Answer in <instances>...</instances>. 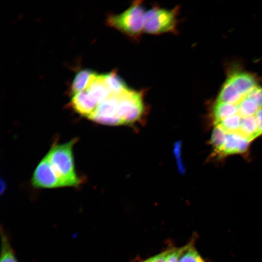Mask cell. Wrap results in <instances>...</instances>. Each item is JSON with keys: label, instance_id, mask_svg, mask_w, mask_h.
<instances>
[{"label": "cell", "instance_id": "1", "mask_svg": "<svg viewBox=\"0 0 262 262\" xmlns=\"http://www.w3.org/2000/svg\"><path fill=\"white\" fill-rule=\"evenodd\" d=\"M77 139L67 143L54 144L46 155L53 170L65 186H77L81 179L74 166L73 147Z\"/></svg>", "mask_w": 262, "mask_h": 262}, {"label": "cell", "instance_id": "2", "mask_svg": "<svg viewBox=\"0 0 262 262\" xmlns=\"http://www.w3.org/2000/svg\"><path fill=\"white\" fill-rule=\"evenodd\" d=\"M145 13L141 2L136 1L124 12L109 16L107 23L129 37L138 39L144 32Z\"/></svg>", "mask_w": 262, "mask_h": 262}, {"label": "cell", "instance_id": "3", "mask_svg": "<svg viewBox=\"0 0 262 262\" xmlns=\"http://www.w3.org/2000/svg\"><path fill=\"white\" fill-rule=\"evenodd\" d=\"M179 7L172 9L154 6L145 13L144 30L151 34L175 33L178 24Z\"/></svg>", "mask_w": 262, "mask_h": 262}, {"label": "cell", "instance_id": "4", "mask_svg": "<svg viewBox=\"0 0 262 262\" xmlns=\"http://www.w3.org/2000/svg\"><path fill=\"white\" fill-rule=\"evenodd\" d=\"M32 185L36 188H52L64 187L56 176L46 156L36 166L32 178Z\"/></svg>", "mask_w": 262, "mask_h": 262}, {"label": "cell", "instance_id": "5", "mask_svg": "<svg viewBox=\"0 0 262 262\" xmlns=\"http://www.w3.org/2000/svg\"><path fill=\"white\" fill-rule=\"evenodd\" d=\"M70 104L75 112L87 118L98 105L86 90L73 95Z\"/></svg>", "mask_w": 262, "mask_h": 262}, {"label": "cell", "instance_id": "6", "mask_svg": "<svg viewBox=\"0 0 262 262\" xmlns=\"http://www.w3.org/2000/svg\"><path fill=\"white\" fill-rule=\"evenodd\" d=\"M250 141L236 133H227L223 146L219 153L228 155L246 151Z\"/></svg>", "mask_w": 262, "mask_h": 262}, {"label": "cell", "instance_id": "7", "mask_svg": "<svg viewBox=\"0 0 262 262\" xmlns=\"http://www.w3.org/2000/svg\"><path fill=\"white\" fill-rule=\"evenodd\" d=\"M228 79L243 96H246L257 86L256 81L254 78L247 73H235L230 76Z\"/></svg>", "mask_w": 262, "mask_h": 262}, {"label": "cell", "instance_id": "8", "mask_svg": "<svg viewBox=\"0 0 262 262\" xmlns=\"http://www.w3.org/2000/svg\"><path fill=\"white\" fill-rule=\"evenodd\" d=\"M236 133L250 142L262 134L259 131L255 115L242 117L239 129Z\"/></svg>", "mask_w": 262, "mask_h": 262}, {"label": "cell", "instance_id": "9", "mask_svg": "<svg viewBox=\"0 0 262 262\" xmlns=\"http://www.w3.org/2000/svg\"><path fill=\"white\" fill-rule=\"evenodd\" d=\"M97 76V73L89 69L80 71L75 76L71 85L73 95L85 90Z\"/></svg>", "mask_w": 262, "mask_h": 262}, {"label": "cell", "instance_id": "10", "mask_svg": "<svg viewBox=\"0 0 262 262\" xmlns=\"http://www.w3.org/2000/svg\"><path fill=\"white\" fill-rule=\"evenodd\" d=\"M244 97L228 79L222 87L216 102L237 105Z\"/></svg>", "mask_w": 262, "mask_h": 262}, {"label": "cell", "instance_id": "11", "mask_svg": "<svg viewBox=\"0 0 262 262\" xmlns=\"http://www.w3.org/2000/svg\"><path fill=\"white\" fill-rule=\"evenodd\" d=\"M103 82L110 94L119 95L128 88L122 80L114 72L102 74Z\"/></svg>", "mask_w": 262, "mask_h": 262}, {"label": "cell", "instance_id": "12", "mask_svg": "<svg viewBox=\"0 0 262 262\" xmlns=\"http://www.w3.org/2000/svg\"><path fill=\"white\" fill-rule=\"evenodd\" d=\"M237 114V105L216 102L213 109L214 124Z\"/></svg>", "mask_w": 262, "mask_h": 262}, {"label": "cell", "instance_id": "13", "mask_svg": "<svg viewBox=\"0 0 262 262\" xmlns=\"http://www.w3.org/2000/svg\"><path fill=\"white\" fill-rule=\"evenodd\" d=\"M237 106L238 114L241 117L254 115L260 109H262L254 100L245 96Z\"/></svg>", "mask_w": 262, "mask_h": 262}, {"label": "cell", "instance_id": "14", "mask_svg": "<svg viewBox=\"0 0 262 262\" xmlns=\"http://www.w3.org/2000/svg\"><path fill=\"white\" fill-rule=\"evenodd\" d=\"M241 118L237 114L214 124L222 129L226 133H236L239 129Z\"/></svg>", "mask_w": 262, "mask_h": 262}, {"label": "cell", "instance_id": "15", "mask_svg": "<svg viewBox=\"0 0 262 262\" xmlns=\"http://www.w3.org/2000/svg\"><path fill=\"white\" fill-rule=\"evenodd\" d=\"M179 262H205L193 245L189 244L186 246L185 249L181 254Z\"/></svg>", "mask_w": 262, "mask_h": 262}, {"label": "cell", "instance_id": "16", "mask_svg": "<svg viewBox=\"0 0 262 262\" xmlns=\"http://www.w3.org/2000/svg\"><path fill=\"white\" fill-rule=\"evenodd\" d=\"M0 262H18L6 235L1 234Z\"/></svg>", "mask_w": 262, "mask_h": 262}, {"label": "cell", "instance_id": "17", "mask_svg": "<svg viewBox=\"0 0 262 262\" xmlns=\"http://www.w3.org/2000/svg\"><path fill=\"white\" fill-rule=\"evenodd\" d=\"M227 133L220 127L215 126L211 138V143L215 150L219 153L223 146Z\"/></svg>", "mask_w": 262, "mask_h": 262}, {"label": "cell", "instance_id": "18", "mask_svg": "<svg viewBox=\"0 0 262 262\" xmlns=\"http://www.w3.org/2000/svg\"><path fill=\"white\" fill-rule=\"evenodd\" d=\"M246 97L254 100L260 108H262V87L257 86L248 94Z\"/></svg>", "mask_w": 262, "mask_h": 262}, {"label": "cell", "instance_id": "19", "mask_svg": "<svg viewBox=\"0 0 262 262\" xmlns=\"http://www.w3.org/2000/svg\"><path fill=\"white\" fill-rule=\"evenodd\" d=\"M186 247L171 249L168 254L167 262H179L180 257Z\"/></svg>", "mask_w": 262, "mask_h": 262}, {"label": "cell", "instance_id": "20", "mask_svg": "<svg viewBox=\"0 0 262 262\" xmlns=\"http://www.w3.org/2000/svg\"><path fill=\"white\" fill-rule=\"evenodd\" d=\"M170 250V249L167 250L142 262H167V259Z\"/></svg>", "mask_w": 262, "mask_h": 262}, {"label": "cell", "instance_id": "21", "mask_svg": "<svg viewBox=\"0 0 262 262\" xmlns=\"http://www.w3.org/2000/svg\"><path fill=\"white\" fill-rule=\"evenodd\" d=\"M255 116L258 123L259 131L262 134V108L257 112L255 115Z\"/></svg>", "mask_w": 262, "mask_h": 262}]
</instances>
